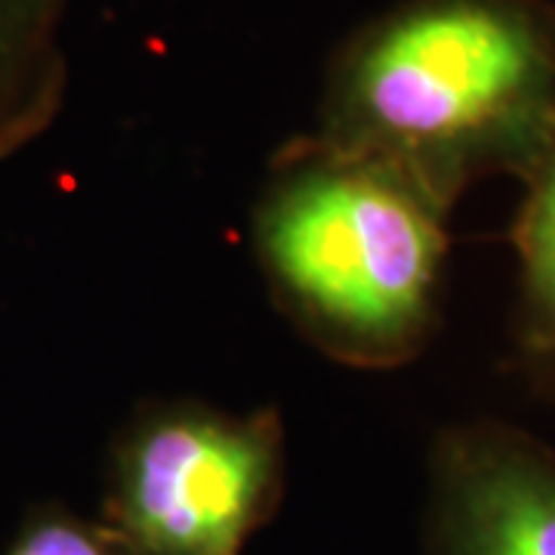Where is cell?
I'll return each mask as SVG.
<instances>
[{"mask_svg":"<svg viewBox=\"0 0 555 555\" xmlns=\"http://www.w3.org/2000/svg\"><path fill=\"white\" fill-rule=\"evenodd\" d=\"M72 0H0V160L38 142L62 115Z\"/></svg>","mask_w":555,"mask_h":555,"instance_id":"cell-5","label":"cell"},{"mask_svg":"<svg viewBox=\"0 0 555 555\" xmlns=\"http://www.w3.org/2000/svg\"><path fill=\"white\" fill-rule=\"evenodd\" d=\"M315 137L383 160L448 214L555 139L553 0H398L327 62Z\"/></svg>","mask_w":555,"mask_h":555,"instance_id":"cell-1","label":"cell"},{"mask_svg":"<svg viewBox=\"0 0 555 555\" xmlns=\"http://www.w3.org/2000/svg\"><path fill=\"white\" fill-rule=\"evenodd\" d=\"M3 555H139L102 518H83L65 503L31 506Z\"/></svg>","mask_w":555,"mask_h":555,"instance_id":"cell-7","label":"cell"},{"mask_svg":"<svg viewBox=\"0 0 555 555\" xmlns=\"http://www.w3.org/2000/svg\"><path fill=\"white\" fill-rule=\"evenodd\" d=\"M284 491L287 433L275 408L155 401L112 441L100 518L139 555H244Z\"/></svg>","mask_w":555,"mask_h":555,"instance_id":"cell-3","label":"cell"},{"mask_svg":"<svg viewBox=\"0 0 555 555\" xmlns=\"http://www.w3.org/2000/svg\"><path fill=\"white\" fill-rule=\"evenodd\" d=\"M521 185L525 195L509 225L518 257L509 367L534 396L555 401V139Z\"/></svg>","mask_w":555,"mask_h":555,"instance_id":"cell-6","label":"cell"},{"mask_svg":"<svg viewBox=\"0 0 555 555\" xmlns=\"http://www.w3.org/2000/svg\"><path fill=\"white\" fill-rule=\"evenodd\" d=\"M426 555H555V451L516 423L444 426L426 466Z\"/></svg>","mask_w":555,"mask_h":555,"instance_id":"cell-4","label":"cell"},{"mask_svg":"<svg viewBox=\"0 0 555 555\" xmlns=\"http://www.w3.org/2000/svg\"><path fill=\"white\" fill-rule=\"evenodd\" d=\"M448 217L396 167L312 133L269 164L254 254L278 312L321 356L396 371L438 334Z\"/></svg>","mask_w":555,"mask_h":555,"instance_id":"cell-2","label":"cell"}]
</instances>
